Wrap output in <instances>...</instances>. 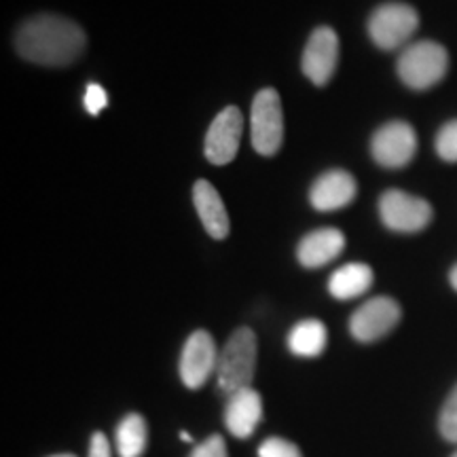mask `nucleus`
<instances>
[{"label": "nucleus", "mask_w": 457, "mask_h": 457, "mask_svg": "<svg viewBox=\"0 0 457 457\" xmlns=\"http://www.w3.org/2000/svg\"><path fill=\"white\" fill-rule=\"evenodd\" d=\"M356 180L350 171L330 170L313 182L310 191V202L318 212H335V210L345 208L356 197Z\"/></svg>", "instance_id": "12"}, {"label": "nucleus", "mask_w": 457, "mask_h": 457, "mask_svg": "<svg viewBox=\"0 0 457 457\" xmlns=\"http://www.w3.org/2000/svg\"><path fill=\"white\" fill-rule=\"evenodd\" d=\"M373 286V270L364 262H347L328 279V293L339 301L358 299Z\"/></svg>", "instance_id": "16"}, {"label": "nucleus", "mask_w": 457, "mask_h": 457, "mask_svg": "<svg viewBox=\"0 0 457 457\" xmlns=\"http://www.w3.org/2000/svg\"><path fill=\"white\" fill-rule=\"evenodd\" d=\"M337 62H339V37H337V32L328 26L316 28L305 45V51H303V74L313 85L322 87L333 79Z\"/></svg>", "instance_id": "10"}, {"label": "nucleus", "mask_w": 457, "mask_h": 457, "mask_svg": "<svg viewBox=\"0 0 457 457\" xmlns=\"http://www.w3.org/2000/svg\"><path fill=\"white\" fill-rule=\"evenodd\" d=\"M420 28V15L411 4L386 3L369 17V37L379 49L394 51L404 47Z\"/></svg>", "instance_id": "4"}, {"label": "nucleus", "mask_w": 457, "mask_h": 457, "mask_svg": "<svg viewBox=\"0 0 457 457\" xmlns=\"http://www.w3.org/2000/svg\"><path fill=\"white\" fill-rule=\"evenodd\" d=\"M345 248V236L335 227L316 228V231L307 233L301 239L299 248H296V259L307 270H318V267L328 265Z\"/></svg>", "instance_id": "14"}, {"label": "nucleus", "mask_w": 457, "mask_h": 457, "mask_svg": "<svg viewBox=\"0 0 457 457\" xmlns=\"http://www.w3.org/2000/svg\"><path fill=\"white\" fill-rule=\"evenodd\" d=\"M87 45L81 26L66 17L43 13L30 17L15 34L21 57L41 66H68L81 57Z\"/></svg>", "instance_id": "1"}, {"label": "nucleus", "mask_w": 457, "mask_h": 457, "mask_svg": "<svg viewBox=\"0 0 457 457\" xmlns=\"http://www.w3.org/2000/svg\"><path fill=\"white\" fill-rule=\"evenodd\" d=\"M219 350L212 335L205 330H195L188 337L180 356V379L188 390H199L205 381L216 373L219 367Z\"/></svg>", "instance_id": "9"}, {"label": "nucleus", "mask_w": 457, "mask_h": 457, "mask_svg": "<svg viewBox=\"0 0 457 457\" xmlns=\"http://www.w3.org/2000/svg\"><path fill=\"white\" fill-rule=\"evenodd\" d=\"M327 341V327H324L320 320H301V322L293 327V330L288 333V350L293 352L295 356L316 358L324 352Z\"/></svg>", "instance_id": "17"}, {"label": "nucleus", "mask_w": 457, "mask_h": 457, "mask_svg": "<svg viewBox=\"0 0 457 457\" xmlns=\"http://www.w3.org/2000/svg\"><path fill=\"white\" fill-rule=\"evenodd\" d=\"M449 71V54L441 43L417 41L407 45L398 57L396 72L407 87L424 91L441 83Z\"/></svg>", "instance_id": "3"}, {"label": "nucleus", "mask_w": 457, "mask_h": 457, "mask_svg": "<svg viewBox=\"0 0 457 457\" xmlns=\"http://www.w3.org/2000/svg\"><path fill=\"white\" fill-rule=\"evenodd\" d=\"M370 153L379 165L390 170L404 168L417 153V134L409 123L390 121L381 125L370 140Z\"/></svg>", "instance_id": "7"}, {"label": "nucleus", "mask_w": 457, "mask_h": 457, "mask_svg": "<svg viewBox=\"0 0 457 457\" xmlns=\"http://www.w3.org/2000/svg\"><path fill=\"white\" fill-rule=\"evenodd\" d=\"M449 282H451V286H453V288L457 290V265H455L453 270H451V273H449Z\"/></svg>", "instance_id": "25"}, {"label": "nucleus", "mask_w": 457, "mask_h": 457, "mask_svg": "<svg viewBox=\"0 0 457 457\" xmlns=\"http://www.w3.org/2000/svg\"><path fill=\"white\" fill-rule=\"evenodd\" d=\"M87 457H112L111 443H108V438L102 432H96L94 436H91Z\"/></svg>", "instance_id": "24"}, {"label": "nucleus", "mask_w": 457, "mask_h": 457, "mask_svg": "<svg viewBox=\"0 0 457 457\" xmlns=\"http://www.w3.org/2000/svg\"><path fill=\"white\" fill-rule=\"evenodd\" d=\"M51 457H74L72 453H60V455H51Z\"/></svg>", "instance_id": "27"}, {"label": "nucleus", "mask_w": 457, "mask_h": 457, "mask_svg": "<svg viewBox=\"0 0 457 457\" xmlns=\"http://www.w3.org/2000/svg\"><path fill=\"white\" fill-rule=\"evenodd\" d=\"M85 108H87L89 114H100L102 111H104L106 104H108V96L104 87H100L98 83H89L87 89H85Z\"/></svg>", "instance_id": "23"}, {"label": "nucleus", "mask_w": 457, "mask_h": 457, "mask_svg": "<svg viewBox=\"0 0 457 457\" xmlns=\"http://www.w3.org/2000/svg\"><path fill=\"white\" fill-rule=\"evenodd\" d=\"M436 153L443 162L457 163V119L445 123L436 136Z\"/></svg>", "instance_id": "20"}, {"label": "nucleus", "mask_w": 457, "mask_h": 457, "mask_svg": "<svg viewBox=\"0 0 457 457\" xmlns=\"http://www.w3.org/2000/svg\"><path fill=\"white\" fill-rule=\"evenodd\" d=\"M188 457H228L225 438H222L220 434L208 436L204 443H199L197 447L193 449V453Z\"/></svg>", "instance_id": "22"}, {"label": "nucleus", "mask_w": 457, "mask_h": 457, "mask_svg": "<svg viewBox=\"0 0 457 457\" xmlns=\"http://www.w3.org/2000/svg\"><path fill=\"white\" fill-rule=\"evenodd\" d=\"M259 457H303L296 445H293L286 438L270 436L267 441L261 443Z\"/></svg>", "instance_id": "21"}, {"label": "nucleus", "mask_w": 457, "mask_h": 457, "mask_svg": "<svg viewBox=\"0 0 457 457\" xmlns=\"http://www.w3.org/2000/svg\"><path fill=\"white\" fill-rule=\"evenodd\" d=\"M117 451L121 457H142L148 445L146 420L138 413H129L117 426Z\"/></svg>", "instance_id": "18"}, {"label": "nucleus", "mask_w": 457, "mask_h": 457, "mask_svg": "<svg viewBox=\"0 0 457 457\" xmlns=\"http://www.w3.org/2000/svg\"><path fill=\"white\" fill-rule=\"evenodd\" d=\"M438 430H441L445 441L457 445V386L445 400L441 417H438Z\"/></svg>", "instance_id": "19"}, {"label": "nucleus", "mask_w": 457, "mask_h": 457, "mask_svg": "<svg viewBox=\"0 0 457 457\" xmlns=\"http://www.w3.org/2000/svg\"><path fill=\"white\" fill-rule=\"evenodd\" d=\"M193 204H195L199 219H202L205 231L210 237L225 239L231 231L227 208L216 191V187L208 180H197L193 187Z\"/></svg>", "instance_id": "15"}, {"label": "nucleus", "mask_w": 457, "mask_h": 457, "mask_svg": "<svg viewBox=\"0 0 457 457\" xmlns=\"http://www.w3.org/2000/svg\"><path fill=\"white\" fill-rule=\"evenodd\" d=\"M262 420V398L261 394L245 387L231 394L225 407V426L236 438H250Z\"/></svg>", "instance_id": "13"}, {"label": "nucleus", "mask_w": 457, "mask_h": 457, "mask_svg": "<svg viewBox=\"0 0 457 457\" xmlns=\"http://www.w3.org/2000/svg\"><path fill=\"white\" fill-rule=\"evenodd\" d=\"M180 438H182V441H185V443H191V441H193L191 434H188V432H180Z\"/></svg>", "instance_id": "26"}, {"label": "nucleus", "mask_w": 457, "mask_h": 457, "mask_svg": "<svg viewBox=\"0 0 457 457\" xmlns=\"http://www.w3.org/2000/svg\"><path fill=\"white\" fill-rule=\"evenodd\" d=\"M451 457H457V451H455V453H453V455H451Z\"/></svg>", "instance_id": "28"}, {"label": "nucleus", "mask_w": 457, "mask_h": 457, "mask_svg": "<svg viewBox=\"0 0 457 457\" xmlns=\"http://www.w3.org/2000/svg\"><path fill=\"white\" fill-rule=\"evenodd\" d=\"M244 134V117L237 106H227L216 114L205 134V157L214 165H227L236 159Z\"/></svg>", "instance_id": "11"}, {"label": "nucleus", "mask_w": 457, "mask_h": 457, "mask_svg": "<svg viewBox=\"0 0 457 457\" xmlns=\"http://www.w3.org/2000/svg\"><path fill=\"white\" fill-rule=\"evenodd\" d=\"M403 310L392 296H375L360 305L350 320V333L360 343L379 341L400 322Z\"/></svg>", "instance_id": "8"}, {"label": "nucleus", "mask_w": 457, "mask_h": 457, "mask_svg": "<svg viewBox=\"0 0 457 457\" xmlns=\"http://www.w3.org/2000/svg\"><path fill=\"white\" fill-rule=\"evenodd\" d=\"M381 222L396 233H417L432 222V205L426 199L390 188L379 197Z\"/></svg>", "instance_id": "6"}, {"label": "nucleus", "mask_w": 457, "mask_h": 457, "mask_svg": "<svg viewBox=\"0 0 457 457\" xmlns=\"http://www.w3.org/2000/svg\"><path fill=\"white\" fill-rule=\"evenodd\" d=\"M256 370V335L250 328H237L219 353L216 379L227 396L250 387Z\"/></svg>", "instance_id": "2"}, {"label": "nucleus", "mask_w": 457, "mask_h": 457, "mask_svg": "<svg viewBox=\"0 0 457 457\" xmlns=\"http://www.w3.org/2000/svg\"><path fill=\"white\" fill-rule=\"evenodd\" d=\"M250 138L256 153L270 157L282 148L284 142V112L282 100L276 89H261L254 96L250 114Z\"/></svg>", "instance_id": "5"}]
</instances>
